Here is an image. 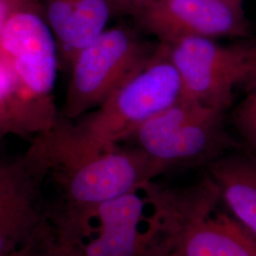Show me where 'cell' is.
I'll list each match as a JSON object with an SVG mask.
<instances>
[{
  "mask_svg": "<svg viewBox=\"0 0 256 256\" xmlns=\"http://www.w3.org/2000/svg\"><path fill=\"white\" fill-rule=\"evenodd\" d=\"M60 190V200L50 207L55 239L80 245L92 236L93 212L102 202L142 190L167 171L140 147H97L76 137L64 118L36 135Z\"/></svg>",
  "mask_w": 256,
  "mask_h": 256,
  "instance_id": "obj_1",
  "label": "cell"
},
{
  "mask_svg": "<svg viewBox=\"0 0 256 256\" xmlns=\"http://www.w3.org/2000/svg\"><path fill=\"white\" fill-rule=\"evenodd\" d=\"M142 191L149 204L152 256H256V238L220 209V189L209 173L186 188L151 182Z\"/></svg>",
  "mask_w": 256,
  "mask_h": 256,
  "instance_id": "obj_2",
  "label": "cell"
},
{
  "mask_svg": "<svg viewBox=\"0 0 256 256\" xmlns=\"http://www.w3.org/2000/svg\"><path fill=\"white\" fill-rule=\"evenodd\" d=\"M0 56L12 82L10 135L34 137L52 129L59 119L54 95L59 52L37 5L12 16L0 39Z\"/></svg>",
  "mask_w": 256,
  "mask_h": 256,
  "instance_id": "obj_3",
  "label": "cell"
},
{
  "mask_svg": "<svg viewBox=\"0 0 256 256\" xmlns=\"http://www.w3.org/2000/svg\"><path fill=\"white\" fill-rule=\"evenodd\" d=\"M183 95L182 84L162 44L100 106L84 115L70 129L82 142L97 147L119 146L134 137L150 119Z\"/></svg>",
  "mask_w": 256,
  "mask_h": 256,
  "instance_id": "obj_4",
  "label": "cell"
},
{
  "mask_svg": "<svg viewBox=\"0 0 256 256\" xmlns=\"http://www.w3.org/2000/svg\"><path fill=\"white\" fill-rule=\"evenodd\" d=\"M162 45L180 75L183 96L212 110L224 113L234 88L256 78V43L222 45L188 37Z\"/></svg>",
  "mask_w": 256,
  "mask_h": 256,
  "instance_id": "obj_5",
  "label": "cell"
},
{
  "mask_svg": "<svg viewBox=\"0 0 256 256\" xmlns=\"http://www.w3.org/2000/svg\"><path fill=\"white\" fill-rule=\"evenodd\" d=\"M155 48L128 28H106L70 64L63 118L78 119L100 106L146 62Z\"/></svg>",
  "mask_w": 256,
  "mask_h": 256,
  "instance_id": "obj_6",
  "label": "cell"
},
{
  "mask_svg": "<svg viewBox=\"0 0 256 256\" xmlns=\"http://www.w3.org/2000/svg\"><path fill=\"white\" fill-rule=\"evenodd\" d=\"M48 176L46 152L37 136L22 155L0 160V256L50 234V207L42 194Z\"/></svg>",
  "mask_w": 256,
  "mask_h": 256,
  "instance_id": "obj_7",
  "label": "cell"
},
{
  "mask_svg": "<svg viewBox=\"0 0 256 256\" xmlns=\"http://www.w3.org/2000/svg\"><path fill=\"white\" fill-rule=\"evenodd\" d=\"M142 149L168 170L218 158L228 146L223 112L183 96L149 120L134 135Z\"/></svg>",
  "mask_w": 256,
  "mask_h": 256,
  "instance_id": "obj_8",
  "label": "cell"
},
{
  "mask_svg": "<svg viewBox=\"0 0 256 256\" xmlns=\"http://www.w3.org/2000/svg\"><path fill=\"white\" fill-rule=\"evenodd\" d=\"M244 3L229 0H156L135 16L140 26L169 44L188 37L250 36Z\"/></svg>",
  "mask_w": 256,
  "mask_h": 256,
  "instance_id": "obj_9",
  "label": "cell"
},
{
  "mask_svg": "<svg viewBox=\"0 0 256 256\" xmlns=\"http://www.w3.org/2000/svg\"><path fill=\"white\" fill-rule=\"evenodd\" d=\"M148 216L149 204L142 189L102 202L92 216L98 222L92 230L94 236L80 244L84 256H152Z\"/></svg>",
  "mask_w": 256,
  "mask_h": 256,
  "instance_id": "obj_10",
  "label": "cell"
},
{
  "mask_svg": "<svg viewBox=\"0 0 256 256\" xmlns=\"http://www.w3.org/2000/svg\"><path fill=\"white\" fill-rule=\"evenodd\" d=\"M43 14L56 40L59 60L68 46L77 54L106 28L110 0H43Z\"/></svg>",
  "mask_w": 256,
  "mask_h": 256,
  "instance_id": "obj_11",
  "label": "cell"
},
{
  "mask_svg": "<svg viewBox=\"0 0 256 256\" xmlns=\"http://www.w3.org/2000/svg\"><path fill=\"white\" fill-rule=\"evenodd\" d=\"M209 174L232 216L256 238V160L254 156L218 158Z\"/></svg>",
  "mask_w": 256,
  "mask_h": 256,
  "instance_id": "obj_12",
  "label": "cell"
},
{
  "mask_svg": "<svg viewBox=\"0 0 256 256\" xmlns=\"http://www.w3.org/2000/svg\"><path fill=\"white\" fill-rule=\"evenodd\" d=\"M250 84L246 95L234 113V122L256 158V78Z\"/></svg>",
  "mask_w": 256,
  "mask_h": 256,
  "instance_id": "obj_13",
  "label": "cell"
},
{
  "mask_svg": "<svg viewBox=\"0 0 256 256\" xmlns=\"http://www.w3.org/2000/svg\"><path fill=\"white\" fill-rule=\"evenodd\" d=\"M12 82L9 66L0 56V136L10 135Z\"/></svg>",
  "mask_w": 256,
  "mask_h": 256,
  "instance_id": "obj_14",
  "label": "cell"
},
{
  "mask_svg": "<svg viewBox=\"0 0 256 256\" xmlns=\"http://www.w3.org/2000/svg\"><path fill=\"white\" fill-rule=\"evenodd\" d=\"M45 256H84L80 245L60 242L50 234L45 241Z\"/></svg>",
  "mask_w": 256,
  "mask_h": 256,
  "instance_id": "obj_15",
  "label": "cell"
},
{
  "mask_svg": "<svg viewBox=\"0 0 256 256\" xmlns=\"http://www.w3.org/2000/svg\"><path fill=\"white\" fill-rule=\"evenodd\" d=\"M36 5L34 0H0V39L9 19L19 10Z\"/></svg>",
  "mask_w": 256,
  "mask_h": 256,
  "instance_id": "obj_16",
  "label": "cell"
},
{
  "mask_svg": "<svg viewBox=\"0 0 256 256\" xmlns=\"http://www.w3.org/2000/svg\"><path fill=\"white\" fill-rule=\"evenodd\" d=\"M156 0H110L112 12L136 16L144 8Z\"/></svg>",
  "mask_w": 256,
  "mask_h": 256,
  "instance_id": "obj_17",
  "label": "cell"
},
{
  "mask_svg": "<svg viewBox=\"0 0 256 256\" xmlns=\"http://www.w3.org/2000/svg\"><path fill=\"white\" fill-rule=\"evenodd\" d=\"M45 240L24 246L12 252L0 256H45Z\"/></svg>",
  "mask_w": 256,
  "mask_h": 256,
  "instance_id": "obj_18",
  "label": "cell"
},
{
  "mask_svg": "<svg viewBox=\"0 0 256 256\" xmlns=\"http://www.w3.org/2000/svg\"><path fill=\"white\" fill-rule=\"evenodd\" d=\"M154 256H174L171 254H166V252H160V254H156Z\"/></svg>",
  "mask_w": 256,
  "mask_h": 256,
  "instance_id": "obj_19",
  "label": "cell"
},
{
  "mask_svg": "<svg viewBox=\"0 0 256 256\" xmlns=\"http://www.w3.org/2000/svg\"><path fill=\"white\" fill-rule=\"evenodd\" d=\"M229 1H234V2H240V3H244L245 0H229Z\"/></svg>",
  "mask_w": 256,
  "mask_h": 256,
  "instance_id": "obj_20",
  "label": "cell"
},
{
  "mask_svg": "<svg viewBox=\"0 0 256 256\" xmlns=\"http://www.w3.org/2000/svg\"></svg>",
  "mask_w": 256,
  "mask_h": 256,
  "instance_id": "obj_21",
  "label": "cell"
}]
</instances>
